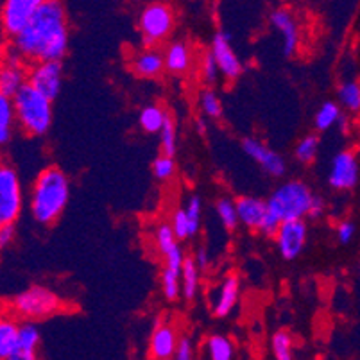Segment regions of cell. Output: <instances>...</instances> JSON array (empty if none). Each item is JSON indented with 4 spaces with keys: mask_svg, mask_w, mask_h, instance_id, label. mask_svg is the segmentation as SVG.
<instances>
[{
    "mask_svg": "<svg viewBox=\"0 0 360 360\" xmlns=\"http://www.w3.org/2000/svg\"><path fill=\"white\" fill-rule=\"evenodd\" d=\"M13 40V52L22 60L61 61L68 49L67 15L61 0H45L29 24Z\"/></svg>",
    "mask_w": 360,
    "mask_h": 360,
    "instance_id": "6da1fadb",
    "label": "cell"
},
{
    "mask_svg": "<svg viewBox=\"0 0 360 360\" xmlns=\"http://www.w3.org/2000/svg\"><path fill=\"white\" fill-rule=\"evenodd\" d=\"M70 198L68 178L56 167L41 170L31 194V212L36 222L52 224L63 214Z\"/></svg>",
    "mask_w": 360,
    "mask_h": 360,
    "instance_id": "7a4b0ae2",
    "label": "cell"
},
{
    "mask_svg": "<svg viewBox=\"0 0 360 360\" xmlns=\"http://www.w3.org/2000/svg\"><path fill=\"white\" fill-rule=\"evenodd\" d=\"M15 115L22 129L31 136H41L51 129L52 124V99L44 96L31 83H25L13 96Z\"/></svg>",
    "mask_w": 360,
    "mask_h": 360,
    "instance_id": "3957f363",
    "label": "cell"
},
{
    "mask_svg": "<svg viewBox=\"0 0 360 360\" xmlns=\"http://www.w3.org/2000/svg\"><path fill=\"white\" fill-rule=\"evenodd\" d=\"M314 194L303 181H287L278 186L271 195L267 205L269 210L283 221L309 217L310 206H312Z\"/></svg>",
    "mask_w": 360,
    "mask_h": 360,
    "instance_id": "277c9868",
    "label": "cell"
},
{
    "mask_svg": "<svg viewBox=\"0 0 360 360\" xmlns=\"http://www.w3.org/2000/svg\"><path fill=\"white\" fill-rule=\"evenodd\" d=\"M11 307L25 319H44L60 310L61 301L52 290L36 285L13 297Z\"/></svg>",
    "mask_w": 360,
    "mask_h": 360,
    "instance_id": "5b68a950",
    "label": "cell"
},
{
    "mask_svg": "<svg viewBox=\"0 0 360 360\" xmlns=\"http://www.w3.org/2000/svg\"><path fill=\"white\" fill-rule=\"evenodd\" d=\"M174 27V13L170 6L163 2H155L143 8L140 15V31H142L143 45L147 49L155 47V44L165 40Z\"/></svg>",
    "mask_w": 360,
    "mask_h": 360,
    "instance_id": "8992f818",
    "label": "cell"
},
{
    "mask_svg": "<svg viewBox=\"0 0 360 360\" xmlns=\"http://www.w3.org/2000/svg\"><path fill=\"white\" fill-rule=\"evenodd\" d=\"M22 212L20 181L11 167L0 169V224H15Z\"/></svg>",
    "mask_w": 360,
    "mask_h": 360,
    "instance_id": "52a82bcc",
    "label": "cell"
},
{
    "mask_svg": "<svg viewBox=\"0 0 360 360\" xmlns=\"http://www.w3.org/2000/svg\"><path fill=\"white\" fill-rule=\"evenodd\" d=\"M45 0H4L2 27L9 38H15L29 24Z\"/></svg>",
    "mask_w": 360,
    "mask_h": 360,
    "instance_id": "ba28073f",
    "label": "cell"
},
{
    "mask_svg": "<svg viewBox=\"0 0 360 360\" xmlns=\"http://www.w3.org/2000/svg\"><path fill=\"white\" fill-rule=\"evenodd\" d=\"M27 81L34 88L54 101L60 96L61 83H63V67L61 61H38L29 72Z\"/></svg>",
    "mask_w": 360,
    "mask_h": 360,
    "instance_id": "9c48e42d",
    "label": "cell"
},
{
    "mask_svg": "<svg viewBox=\"0 0 360 360\" xmlns=\"http://www.w3.org/2000/svg\"><path fill=\"white\" fill-rule=\"evenodd\" d=\"M276 244L280 255L285 260H294L301 255L307 244V224L303 219L283 221L276 233Z\"/></svg>",
    "mask_w": 360,
    "mask_h": 360,
    "instance_id": "30bf717a",
    "label": "cell"
},
{
    "mask_svg": "<svg viewBox=\"0 0 360 360\" xmlns=\"http://www.w3.org/2000/svg\"><path fill=\"white\" fill-rule=\"evenodd\" d=\"M359 160L352 150H342L333 158L330 170V186L335 191H352L359 183Z\"/></svg>",
    "mask_w": 360,
    "mask_h": 360,
    "instance_id": "8fae6325",
    "label": "cell"
},
{
    "mask_svg": "<svg viewBox=\"0 0 360 360\" xmlns=\"http://www.w3.org/2000/svg\"><path fill=\"white\" fill-rule=\"evenodd\" d=\"M242 149L250 158H253L262 169L267 172V174L274 176V178H281L285 174V162L278 153H274L273 149H269L267 146H264L262 142L255 139H245L242 142Z\"/></svg>",
    "mask_w": 360,
    "mask_h": 360,
    "instance_id": "7c38bea8",
    "label": "cell"
},
{
    "mask_svg": "<svg viewBox=\"0 0 360 360\" xmlns=\"http://www.w3.org/2000/svg\"><path fill=\"white\" fill-rule=\"evenodd\" d=\"M210 51L214 52L219 68H221V74H224L228 79H237L238 75L242 74V65L230 45V34L217 32L214 36V40H212Z\"/></svg>",
    "mask_w": 360,
    "mask_h": 360,
    "instance_id": "4fadbf2b",
    "label": "cell"
},
{
    "mask_svg": "<svg viewBox=\"0 0 360 360\" xmlns=\"http://www.w3.org/2000/svg\"><path fill=\"white\" fill-rule=\"evenodd\" d=\"M271 24L281 34L283 54L292 56L300 44V29H297L296 18L287 9H276L271 13Z\"/></svg>",
    "mask_w": 360,
    "mask_h": 360,
    "instance_id": "5bb4252c",
    "label": "cell"
},
{
    "mask_svg": "<svg viewBox=\"0 0 360 360\" xmlns=\"http://www.w3.org/2000/svg\"><path fill=\"white\" fill-rule=\"evenodd\" d=\"M176 330L169 325L156 326L149 340V356L156 360H169L176 355L178 348Z\"/></svg>",
    "mask_w": 360,
    "mask_h": 360,
    "instance_id": "9a60e30c",
    "label": "cell"
},
{
    "mask_svg": "<svg viewBox=\"0 0 360 360\" xmlns=\"http://www.w3.org/2000/svg\"><path fill=\"white\" fill-rule=\"evenodd\" d=\"M238 301V278L230 274L222 280L221 285L214 290V301L212 309L217 317L230 316Z\"/></svg>",
    "mask_w": 360,
    "mask_h": 360,
    "instance_id": "2e32d148",
    "label": "cell"
},
{
    "mask_svg": "<svg viewBox=\"0 0 360 360\" xmlns=\"http://www.w3.org/2000/svg\"><path fill=\"white\" fill-rule=\"evenodd\" d=\"M238 212V219L244 226H248L250 230H257L262 226L264 219L269 214V205L267 201H262L258 198H250V195H244V198H238L235 201Z\"/></svg>",
    "mask_w": 360,
    "mask_h": 360,
    "instance_id": "e0dca14e",
    "label": "cell"
},
{
    "mask_svg": "<svg viewBox=\"0 0 360 360\" xmlns=\"http://www.w3.org/2000/svg\"><path fill=\"white\" fill-rule=\"evenodd\" d=\"M22 58L16 52H9V63H6V67L2 68V74H0V96L11 97L15 96L16 91L20 90L25 83H27V77H25L24 68L20 67Z\"/></svg>",
    "mask_w": 360,
    "mask_h": 360,
    "instance_id": "ac0fdd59",
    "label": "cell"
},
{
    "mask_svg": "<svg viewBox=\"0 0 360 360\" xmlns=\"http://www.w3.org/2000/svg\"><path fill=\"white\" fill-rule=\"evenodd\" d=\"M38 345H40V330L36 328V325H32V323H25L20 326L11 360H34L38 356L36 355Z\"/></svg>",
    "mask_w": 360,
    "mask_h": 360,
    "instance_id": "d6986e66",
    "label": "cell"
},
{
    "mask_svg": "<svg viewBox=\"0 0 360 360\" xmlns=\"http://www.w3.org/2000/svg\"><path fill=\"white\" fill-rule=\"evenodd\" d=\"M133 70L135 74H139L140 77H158L163 70H165V56L162 52L156 51L155 47L146 49L143 52H140L139 56L133 61Z\"/></svg>",
    "mask_w": 360,
    "mask_h": 360,
    "instance_id": "ffe728a7",
    "label": "cell"
},
{
    "mask_svg": "<svg viewBox=\"0 0 360 360\" xmlns=\"http://www.w3.org/2000/svg\"><path fill=\"white\" fill-rule=\"evenodd\" d=\"M163 56H165V70L172 72V74H185L192 65L191 49L183 41L169 45Z\"/></svg>",
    "mask_w": 360,
    "mask_h": 360,
    "instance_id": "44dd1931",
    "label": "cell"
},
{
    "mask_svg": "<svg viewBox=\"0 0 360 360\" xmlns=\"http://www.w3.org/2000/svg\"><path fill=\"white\" fill-rule=\"evenodd\" d=\"M18 332L20 326L15 325V321L2 319L0 323V359L2 360H11L18 340Z\"/></svg>",
    "mask_w": 360,
    "mask_h": 360,
    "instance_id": "7402d4cb",
    "label": "cell"
},
{
    "mask_svg": "<svg viewBox=\"0 0 360 360\" xmlns=\"http://www.w3.org/2000/svg\"><path fill=\"white\" fill-rule=\"evenodd\" d=\"M167 117L169 115H167L162 108L156 106V104H149V106H146L142 111H140V117H139L140 127H142L146 133L155 135V133H160V131H162Z\"/></svg>",
    "mask_w": 360,
    "mask_h": 360,
    "instance_id": "603a6c76",
    "label": "cell"
},
{
    "mask_svg": "<svg viewBox=\"0 0 360 360\" xmlns=\"http://www.w3.org/2000/svg\"><path fill=\"white\" fill-rule=\"evenodd\" d=\"M206 355L212 360H231L235 355L233 342L224 335H212L206 340Z\"/></svg>",
    "mask_w": 360,
    "mask_h": 360,
    "instance_id": "cb8c5ba5",
    "label": "cell"
},
{
    "mask_svg": "<svg viewBox=\"0 0 360 360\" xmlns=\"http://www.w3.org/2000/svg\"><path fill=\"white\" fill-rule=\"evenodd\" d=\"M181 289H183V296L186 300H192V297L198 294V287H199V265L195 264V258H185V264H183L181 269Z\"/></svg>",
    "mask_w": 360,
    "mask_h": 360,
    "instance_id": "d4e9b609",
    "label": "cell"
},
{
    "mask_svg": "<svg viewBox=\"0 0 360 360\" xmlns=\"http://www.w3.org/2000/svg\"><path fill=\"white\" fill-rule=\"evenodd\" d=\"M15 119V106H13L11 97L0 96V143L9 142Z\"/></svg>",
    "mask_w": 360,
    "mask_h": 360,
    "instance_id": "484cf974",
    "label": "cell"
},
{
    "mask_svg": "<svg viewBox=\"0 0 360 360\" xmlns=\"http://www.w3.org/2000/svg\"><path fill=\"white\" fill-rule=\"evenodd\" d=\"M339 101L349 111H360V84L355 81H346L339 86Z\"/></svg>",
    "mask_w": 360,
    "mask_h": 360,
    "instance_id": "4316f807",
    "label": "cell"
},
{
    "mask_svg": "<svg viewBox=\"0 0 360 360\" xmlns=\"http://www.w3.org/2000/svg\"><path fill=\"white\" fill-rule=\"evenodd\" d=\"M340 108L335 103H325L319 108L316 115L317 131H328L340 120Z\"/></svg>",
    "mask_w": 360,
    "mask_h": 360,
    "instance_id": "83f0119b",
    "label": "cell"
},
{
    "mask_svg": "<svg viewBox=\"0 0 360 360\" xmlns=\"http://www.w3.org/2000/svg\"><path fill=\"white\" fill-rule=\"evenodd\" d=\"M217 214L219 217H221V222L224 224L226 230H235L238 226V222H240L237 205L228 198H222L217 201Z\"/></svg>",
    "mask_w": 360,
    "mask_h": 360,
    "instance_id": "f1b7e54d",
    "label": "cell"
},
{
    "mask_svg": "<svg viewBox=\"0 0 360 360\" xmlns=\"http://www.w3.org/2000/svg\"><path fill=\"white\" fill-rule=\"evenodd\" d=\"M179 278H181V273H176L174 269H170V267L165 265V269L162 273V289L169 301H176L179 297V292H181V281H179Z\"/></svg>",
    "mask_w": 360,
    "mask_h": 360,
    "instance_id": "f546056e",
    "label": "cell"
},
{
    "mask_svg": "<svg viewBox=\"0 0 360 360\" xmlns=\"http://www.w3.org/2000/svg\"><path fill=\"white\" fill-rule=\"evenodd\" d=\"M317 149H319V139L316 135H309L303 140H300V143L296 146V150H294V155H296V158L301 163L309 165V163H312L316 160Z\"/></svg>",
    "mask_w": 360,
    "mask_h": 360,
    "instance_id": "4dcf8cb0",
    "label": "cell"
},
{
    "mask_svg": "<svg viewBox=\"0 0 360 360\" xmlns=\"http://www.w3.org/2000/svg\"><path fill=\"white\" fill-rule=\"evenodd\" d=\"M273 353L278 360H290L292 359V337L287 332H276L273 335Z\"/></svg>",
    "mask_w": 360,
    "mask_h": 360,
    "instance_id": "1f68e13d",
    "label": "cell"
},
{
    "mask_svg": "<svg viewBox=\"0 0 360 360\" xmlns=\"http://www.w3.org/2000/svg\"><path fill=\"white\" fill-rule=\"evenodd\" d=\"M199 104H201V110L205 111L206 117H210V119H221L222 104L221 101H219V97L215 96V91H202L201 97H199Z\"/></svg>",
    "mask_w": 360,
    "mask_h": 360,
    "instance_id": "d6a6232c",
    "label": "cell"
},
{
    "mask_svg": "<svg viewBox=\"0 0 360 360\" xmlns=\"http://www.w3.org/2000/svg\"><path fill=\"white\" fill-rule=\"evenodd\" d=\"M160 136H162V150L163 155L174 156L176 155V126L174 120L167 117L165 124H163L162 131H160Z\"/></svg>",
    "mask_w": 360,
    "mask_h": 360,
    "instance_id": "836d02e7",
    "label": "cell"
},
{
    "mask_svg": "<svg viewBox=\"0 0 360 360\" xmlns=\"http://www.w3.org/2000/svg\"><path fill=\"white\" fill-rule=\"evenodd\" d=\"M174 170H176V163H174V156H169V155H162L155 160L153 163V172L158 179L162 181H167L174 176Z\"/></svg>",
    "mask_w": 360,
    "mask_h": 360,
    "instance_id": "e575fe53",
    "label": "cell"
},
{
    "mask_svg": "<svg viewBox=\"0 0 360 360\" xmlns=\"http://www.w3.org/2000/svg\"><path fill=\"white\" fill-rule=\"evenodd\" d=\"M179 238L176 237L174 230H172V224H162L156 231V242H158V250L162 251V255L169 253L176 244H178Z\"/></svg>",
    "mask_w": 360,
    "mask_h": 360,
    "instance_id": "d590c367",
    "label": "cell"
},
{
    "mask_svg": "<svg viewBox=\"0 0 360 360\" xmlns=\"http://www.w3.org/2000/svg\"><path fill=\"white\" fill-rule=\"evenodd\" d=\"M188 224H191V235H195L201 226V199L198 195H192L185 206Z\"/></svg>",
    "mask_w": 360,
    "mask_h": 360,
    "instance_id": "8d00e7d4",
    "label": "cell"
},
{
    "mask_svg": "<svg viewBox=\"0 0 360 360\" xmlns=\"http://www.w3.org/2000/svg\"><path fill=\"white\" fill-rule=\"evenodd\" d=\"M172 230H174L176 237H178L179 240H185V238L192 237L188 217H186V212L183 210V208L176 212L174 217H172Z\"/></svg>",
    "mask_w": 360,
    "mask_h": 360,
    "instance_id": "74e56055",
    "label": "cell"
},
{
    "mask_svg": "<svg viewBox=\"0 0 360 360\" xmlns=\"http://www.w3.org/2000/svg\"><path fill=\"white\" fill-rule=\"evenodd\" d=\"M219 72H221V68H219L214 52H206L205 58H202V77H205L206 83H215Z\"/></svg>",
    "mask_w": 360,
    "mask_h": 360,
    "instance_id": "f35d334b",
    "label": "cell"
},
{
    "mask_svg": "<svg viewBox=\"0 0 360 360\" xmlns=\"http://www.w3.org/2000/svg\"><path fill=\"white\" fill-rule=\"evenodd\" d=\"M165 257V265L167 267H170V269H174L176 273H181L183 269V264H185V255H183L181 248H179V244H176L172 250L169 251L167 255H163Z\"/></svg>",
    "mask_w": 360,
    "mask_h": 360,
    "instance_id": "ab89813d",
    "label": "cell"
},
{
    "mask_svg": "<svg viewBox=\"0 0 360 360\" xmlns=\"http://www.w3.org/2000/svg\"><path fill=\"white\" fill-rule=\"evenodd\" d=\"M176 359L178 360H191L194 359V346H192V340L181 337L178 340V348H176Z\"/></svg>",
    "mask_w": 360,
    "mask_h": 360,
    "instance_id": "60d3db41",
    "label": "cell"
},
{
    "mask_svg": "<svg viewBox=\"0 0 360 360\" xmlns=\"http://www.w3.org/2000/svg\"><path fill=\"white\" fill-rule=\"evenodd\" d=\"M353 235H355V226L348 221L340 222L339 228H337V238H339L340 244H348L353 238Z\"/></svg>",
    "mask_w": 360,
    "mask_h": 360,
    "instance_id": "b9f144b4",
    "label": "cell"
},
{
    "mask_svg": "<svg viewBox=\"0 0 360 360\" xmlns=\"http://www.w3.org/2000/svg\"><path fill=\"white\" fill-rule=\"evenodd\" d=\"M13 235H15V226L11 224H0V245L6 248L9 242L13 240Z\"/></svg>",
    "mask_w": 360,
    "mask_h": 360,
    "instance_id": "7bdbcfd3",
    "label": "cell"
},
{
    "mask_svg": "<svg viewBox=\"0 0 360 360\" xmlns=\"http://www.w3.org/2000/svg\"><path fill=\"white\" fill-rule=\"evenodd\" d=\"M323 214H325V202H323V199H321V198L314 195V201H312V206H310L309 217L310 219H319Z\"/></svg>",
    "mask_w": 360,
    "mask_h": 360,
    "instance_id": "ee69618b",
    "label": "cell"
},
{
    "mask_svg": "<svg viewBox=\"0 0 360 360\" xmlns=\"http://www.w3.org/2000/svg\"><path fill=\"white\" fill-rule=\"evenodd\" d=\"M195 264L199 265V269H206L208 265H210V257H208V251L206 250H199L198 255H195Z\"/></svg>",
    "mask_w": 360,
    "mask_h": 360,
    "instance_id": "f6af8a7d",
    "label": "cell"
},
{
    "mask_svg": "<svg viewBox=\"0 0 360 360\" xmlns=\"http://www.w3.org/2000/svg\"><path fill=\"white\" fill-rule=\"evenodd\" d=\"M195 126H198V133L201 136H205L206 135V122L202 119H199L198 120V124H195Z\"/></svg>",
    "mask_w": 360,
    "mask_h": 360,
    "instance_id": "bcb514c9",
    "label": "cell"
}]
</instances>
